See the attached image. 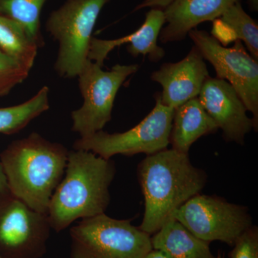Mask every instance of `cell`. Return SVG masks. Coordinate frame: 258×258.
I'll return each instance as SVG.
<instances>
[{"instance_id":"1","label":"cell","mask_w":258,"mask_h":258,"mask_svg":"<svg viewBox=\"0 0 258 258\" xmlns=\"http://www.w3.org/2000/svg\"><path fill=\"white\" fill-rule=\"evenodd\" d=\"M145 203L139 228L152 236L181 205L200 194L208 176L191 164L188 154L166 149L148 155L138 166Z\"/></svg>"},{"instance_id":"2","label":"cell","mask_w":258,"mask_h":258,"mask_svg":"<svg viewBox=\"0 0 258 258\" xmlns=\"http://www.w3.org/2000/svg\"><path fill=\"white\" fill-rule=\"evenodd\" d=\"M115 174L111 159L88 151H70L63 177L47 209L52 230L60 232L76 220L105 213L111 201L109 187Z\"/></svg>"},{"instance_id":"3","label":"cell","mask_w":258,"mask_h":258,"mask_svg":"<svg viewBox=\"0 0 258 258\" xmlns=\"http://www.w3.org/2000/svg\"><path fill=\"white\" fill-rule=\"evenodd\" d=\"M69 151L36 132L12 142L0 155L10 193L35 211L46 214L63 177Z\"/></svg>"},{"instance_id":"4","label":"cell","mask_w":258,"mask_h":258,"mask_svg":"<svg viewBox=\"0 0 258 258\" xmlns=\"http://www.w3.org/2000/svg\"><path fill=\"white\" fill-rule=\"evenodd\" d=\"M111 0H66L49 15L45 30L58 44L55 69L74 79L88 62L92 34L102 10Z\"/></svg>"},{"instance_id":"5","label":"cell","mask_w":258,"mask_h":258,"mask_svg":"<svg viewBox=\"0 0 258 258\" xmlns=\"http://www.w3.org/2000/svg\"><path fill=\"white\" fill-rule=\"evenodd\" d=\"M71 258H143L152 250L151 235L106 214L83 219L71 227Z\"/></svg>"},{"instance_id":"6","label":"cell","mask_w":258,"mask_h":258,"mask_svg":"<svg viewBox=\"0 0 258 258\" xmlns=\"http://www.w3.org/2000/svg\"><path fill=\"white\" fill-rule=\"evenodd\" d=\"M156 105L139 124L123 133L109 134L99 131L92 135L80 137L74 149L88 151L111 159L115 155L127 157L136 154H155L167 149L174 109L163 104L160 93L155 96Z\"/></svg>"},{"instance_id":"7","label":"cell","mask_w":258,"mask_h":258,"mask_svg":"<svg viewBox=\"0 0 258 258\" xmlns=\"http://www.w3.org/2000/svg\"><path fill=\"white\" fill-rule=\"evenodd\" d=\"M138 69V64H117L105 71L96 62L88 60L78 76L83 103L71 113L73 132L86 137L103 130L111 120L120 86Z\"/></svg>"},{"instance_id":"8","label":"cell","mask_w":258,"mask_h":258,"mask_svg":"<svg viewBox=\"0 0 258 258\" xmlns=\"http://www.w3.org/2000/svg\"><path fill=\"white\" fill-rule=\"evenodd\" d=\"M194 235L207 242L220 241L230 247L252 226L248 208L216 195H198L173 215Z\"/></svg>"},{"instance_id":"9","label":"cell","mask_w":258,"mask_h":258,"mask_svg":"<svg viewBox=\"0 0 258 258\" xmlns=\"http://www.w3.org/2000/svg\"><path fill=\"white\" fill-rule=\"evenodd\" d=\"M194 45L216 71L217 79L230 83L252 114L254 130L258 128V63L240 40L226 47L205 30L194 29L188 34Z\"/></svg>"},{"instance_id":"10","label":"cell","mask_w":258,"mask_h":258,"mask_svg":"<svg viewBox=\"0 0 258 258\" xmlns=\"http://www.w3.org/2000/svg\"><path fill=\"white\" fill-rule=\"evenodd\" d=\"M52 230L46 214L35 211L10 191L0 193V255L42 258Z\"/></svg>"},{"instance_id":"11","label":"cell","mask_w":258,"mask_h":258,"mask_svg":"<svg viewBox=\"0 0 258 258\" xmlns=\"http://www.w3.org/2000/svg\"><path fill=\"white\" fill-rule=\"evenodd\" d=\"M205 111L221 129L226 142L244 145L253 121L235 90L225 80L209 76L198 97Z\"/></svg>"},{"instance_id":"12","label":"cell","mask_w":258,"mask_h":258,"mask_svg":"<svg viewBox=\"0 0 258 258\" xmlns=\"http://www.w3.org/2000/svg\"><path fill=\"white\" fill-rule=\"evenodd\" d=\"M204 60L194 45L182 60L161 64L160 69L152 73L151 79L162 87L160 96L163 104L175 109L198 97L204 83L210 76Z\"/></svg>"},{"instance_id":"13","label":"cell","mask_w":258,"mask_h":258,"mask_svg":"<svg viewBox=\"0 0 258 258\" xmlns=\"http://www.w3.org/2000/svg\"><path fill=\"white\" fill-rule=\"evenodd\" d=\"M165 23L164 10L151 8L142 26L131 35L115 40H101L93 37L88 60L103 67L107 56L115 47L128 44L127 51L134 57L148 56L152 62H157L165 55V51L158 45V38Z\"/></svg>"},{"instance_id":"14","label":"cell","mask_w":258,"mask_h":258,"mask_svg":"<svg viewBox=\"0 0 258 258\" xmlns=\"http://www.w3.org/2000/svg\"><path fill=\"white\" fill-rule=\"evenodd\" d=\"M240 0H174L164 10L165 26L159 40L163 43L181 41L200 24L214 21Z\"/></svg>"},{"instance_id":"15","label":"cell","mask_w":258,"mask_h":258,"mask_svg":"<svg viewBox=\"0 0 258 258\" xmlns=\"http://www.w3.org/2000/svg\"><path fill=\"white\" fill-rule=\"evenodd\" d=\"M218 129L197 97L174 109L169 143L174 150L188 154L197 140Z\"/></svg>"},{"instance_id":"16","label":"cell","mask_w":258,"mask_h":258,"mask_svg":"<svg viewBox=\"0 0 258 258\" xmlns=\"http://www.w3.org/2000/svg\"><path fill=\"white\" fill-rule=\"evenodd\" d=\"M151 242L153 249L169 258H217L210 249V242L194 235L174 217L151 236Z\"/></svg>"},{"instance_id":"17","label":"cell","mask_w":258,"mask_h":258,"mask_svg":"<svg viewBox=\"0 0 258 258\" xmlns=\"http://www.w3.org/2000/svg\"><path fill=\"white\" fill-rule=\"evenodd\" d=\"M212 36L224 46L236 40L244 42L250 55L258 59L257 23L242 8L240 2L214 20Z\"/></svg>"},{"instance_id":"18","label":"cell","mask_w":258,"mask_h":258,"mask_svg":"<svg viewBox=\"0 0 258 258\" xmlns=\"http://www.w3.org/2000/svg\"><path fill=\"white\" fill-rule=\"evenodd\" d=\"M38 47L20 24L0 15V51L31 71Z\"/></svg>"},{"instance_id":"19","label":"cell","mask_w":258,"mask_h":258,"mask_svg":"<svg viewBox=\"0 0 258 258\" xmlns=\"http://www.w3.org/2000/svg\"><path fill=\"white\" fill-rule=\"evenodd\" d=\"M50 89L43 86L33 97L16 106L0 108V134H14L50 108Z\"/></svg>"},{"instance_id":"20","label":"cell","mask_w":258,"mask_h":258,"mask_svg":"<svg viewBox=\"0 0 258 258\" xmlns=\"http://www.w3.org/2000/svg\"><path fill=\"white\" fill-rule=\"evenodd\" d=\"M48 0H0V15L18 22L38 47L45 45L40 15Z\"/></svg>"},{"instance_id":"21","label":"cell","mask_w":258,"mask_h":258,"mask_svg":"<svg viewBox=\"0 0 258 258\" xmlns=\"http://www.w3.org/2000/svg\"><path fill=\"white\" fill-rule=\"evenodd\" d=\"M30 71L0 51V98L26 80Z\"/></svg>"},{"instance_id":"22","label":"cell","mask_w":258,"mask_h":258,"mask_svg":"<svg viewBox=\"0 0 258 258\" xmlns=\"http://www.w3.org/2000/svg\"><path fill=\"white\" fill-rule=\"evenodd\" d=\"M230 258H258V227L251 226L240 236L229 253Z\"/></svg>"},{"instance_id":"23","label":"cell","mask_w":258,"mask_h":258,"mask_svg":"<svg viewBox=\"0 0 258 258\" xmlns=\"http://www.w3.org/2000/svg\"><path fill=\"white\" fill-rule=\"evenodd\" d=\"M174 0H144L142 3L134 8V12L144 9V8H159L164 10L169 6Z\"/></svg>"},{"instance_id":"24","label":"cell","mask_w":258,"mask_h":258,"mask_svg":"<svg viewBox=\"0 0 258 258\" xmlns=\"http://www.w3.org/2000/svg\"><path fill=\"white\" fill-rule=\"evenodd\" d=\"M9 191L6 176H5L3 166H2L1 162H0V193L8 192Z\"/></svg>"},{"instance_id":"25","label":"cell","mask_w":258,"mask_h":258,"mask_svg":"<svg viewBox=\"0 0 258 258\" xmlns=\"http://www.w3.org/2000/svg\"><path fill=\"white\" fill-rule=\"evenodd\" d=\"M143 258H169L161 251L152 249Z\"/></svg>"},{"instance_id":"26","label":"cell","mask_w":258,"mask_h":258,"mask_svg":"<svg viewBox=\"0 0 258 258\" xmlns=\"http://www.w3.org/2000/svg\"><path fill=\"white\" fill-rule=\"evenodd\" d=\"M249 5H250L252 9L257 10V0H249Z\"/></svg>"},{"instance_id":"27","label":"cell","mask_w":258,"mask_h":258,"mask_svg":"<svg viewBox=\"0 0 258 258\" xmlns=\"http://www.w3.org/2000/svg\"><path fill=\"white\" fill-rule=\"evenodd\" d=\"M217 258H225L224 256L222 255L221 252H219L218 254H217Z\"/></svg>"},{"instance_id":"28","label":"cell","mask_w":258,"mask_h":258,"mask_svg":"<svg viewBox=\"0 0 258 258\" xmlns=\"http://www.w3.org/2000/svg\"><path fill=\"white\" fill-rule=\"evenodd\" d=\"M0 258H3V257H2V256H1V255H0Z\"/></svg>"}]
</instances>
